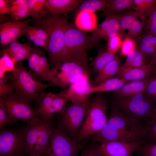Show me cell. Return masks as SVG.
Here are the masks:
<instances>
[{"label":"cell","instance_id":"cell-1","mask_svg":"<svg viewBox=\"0 0 156 156\" xmlns=\"http://www.w3.org/2000/svg\"><path fill=\"white\" fill-rule=\"evenodd\" d=\"M68 21L61 14L46 12L38 25L46 30L48 33L49 41L47 52L53 67L59 63L68 61L64 42L65 31Z\"/></svg>","mask_w":156,"mask_h":156},{"label":"cell","instance_id":"cell-2","mask_svg":"<svg viewBox=\"0 0 156 156\" xmlns=\"http://www.w3.org/2000/svg\"><path fill=\"white\" fill-rule=\"evenodd\" d=\"M22 129L23 155L42 156L44 154L53 128L50 121L46 122L36 116Z\"/></svg>","mask_w":156,"mask_h":156},{"label":"cell","instance_id":"cell-3","mask_svg":"<svg viewBox=\"0 0 156 156\" xmlns=\"http://www.w3.org/2000/svg\"><path fill=\"white\" fill-rule=\"evenodd\" d=\"M6 76L13 85L15 93L29 103L37 102L44 93L43 90L48 86L34 79L21 61L16 63L15 70L8 73Z\"/></svg>","mask_w":156,"mask_h":156},{"label":"cell","instance_id":"cell-4","mask_svg":"<svg viewBox=\"0 0 156 156\" xmlns=\"http://www.w3.org/2000/svg\"><path fill=\"white\" fill-rule=\"evenodd\" d=\"M108 109L105 97L97 93L91 101L85 119L79 131L77 142L80 143L99 132L107 123L106 112Z\"/></svg>","mask_w":156,"mask_h":156},{"label":"cell","instance_id":"cell-5","mask_svg":"<svg viewBox=\"0 0 156 156\" xmlns=\"http://www.w3.org/2000/svg\"><path fill=\"white\" fill-rule=\"evenodd\" d=\"M64 42L68 61H87L88 50L96 44L90 36L68 21L65 29Z\"/></svg>","mask_w":156,"mask_h":156},{"label":"cell","instance_id":"cell-6","mask_svg":"<svg viewBox=\"0 0 156 156\" xmlns=\"http://www.w3.org/2000/svg\"><path fill=\"white\" fill-rule=\"evenodd\" d=\"M88 72L87 61H67L50 68L49 85L66 89Z\"/></svg>","mask_w":156,"mask_h":156},{"label":"cell","instance_id":"cell-7","mask_svg":"<svg viewBox=\"0 0 156 156\" xmlns=\"http://www.w3.org/2000/svg\"><path fill=\"white\" fill-rule=\"evenodd\" d=\"M113 104L128 116L146 123L156 106L154 102L145 96L144 91L129 97L116 98Z\"/></svg>","mask_w":156,"mask_h":156},{"label":"cell","instance_id":"cell-8","mask_svg":"<svg viewBox=\"0 0 156 156\" xmlns=\"http://www.w3.org/2000/svg\"><path fill=\"white\" fill-rule=\"evenodd\" d=\"M80 146L75 139L58 127L53 128L46 151L45 156H77Z\"/></svg>","mask_w":156,"mask_h":156},{"label":"cell","instance_id":"cell-9","mask_svg":"<svg viewBox=\"0 0 156 156\" xmlns=\"http://www.w3.org/2000/svg\"><path fill=\"white\" fill-rule=\"evenodd\" d=\"M9 118L11 125L18 120L27 123L37 116L36 110L29 103L15 93L0 98Z\"/></svg>","mask_w":156,"mask_h":156},{"label":"cell","instance_id":"cell-10","mask_svg":"<svg viewBox=\"0 0 156 156\" xmlns=\"http://www.w3.org/2000/svg\"><path fill=\"white\" fill-rule=\"evenodd\" d=\"M91 101L72 104L61 114L59 127L75 139L77 137Z\"/></svg>","mask_w":156,"mask_h":156},{"label":"cell","instance_id":"cell-11","mask_svg":"<svg viewBox=\"0 0 156 156\" xmlns=\"http://www.w3.org/2000/svg\"><path fill=\"white\" fill-rule=\"evenodd\" d=\"M88 72L80 76L63 91L57 93L70 101L72 104L84 103L90 101L91 84Z\"/></svg>","mask_w":156,"mask_h":156},{"label":"cell","instance_id":"cell-12","mask_svg":"<svg viewBox=\"0 0 156 156\" xmlns=\"http://www.w3.org/2000/svg\"><path fill=\"white\" fill-rule=\"evenodd\" d=\"M118 14L122 37L135 39L142 34L147 20L145 14H140L134 10Z\"/></svg>","mask_w":156,"mask_h":156},{"label":"cell","instance_id":"cell-13","mask_svg":"<svg viewBox=\"0 0 156 156\" xmlns=\"http://www.w3.org/2000/svg\"><path fill=\"white\" fill-rule=\"evenodd\" d=\"M107 123L116 129L136 133L144 138L145 126L121 111L114 104L112 106Z\"/></svg>","mask_w":156,"mask_h":156},{"label":"cell","instance_id":"cell-14","mask_svg":"<svg viewBox=\"0 0 156 156\" xmlns=\"http://www.w3.org/2000/svg\"><path fill=\"white\" fill-rule=\"evenodd\" d=\"M22 130L4 128L0 133V156H23Z\"/></svg>","mask_w":156,"mask_h":156},{"label":"cell","instance_id":"cell-15","mask_svg":"<svg viewBox=\"0 0 156 156\" xmlns=\"http://www.w3.org/2000/svg\"><path fill=\"white\" fill-rule=\"evenodd\" d=\"M144 140L129 142L113 141L96 144L101 156H133Z\"/></svg>","mask_w":156,"mask_h":156},{"label":"cell","instance_id":"cell-16","mask_svg":"<svg viewBox=\"0 0 156 156\" xmlns=\"http://www.w3.org/2000/svg\"><path fill=\"white\" fill-rule=\"evenodd\" d=\"M94 143H101L113 141L129 142L144 140L142 136L114 128L107 123L98 133L90 137Z\"/></svg>","mask_w":156,"mask_h":156},{"label":"cell","instance_id":"cell-17","mask_svg":"<svg viewBox=\"0 0 156 156\" xmlns=\"http://www.w3.org/2000/svg\"><path fill=\"white\" fill-rule=\"evenodd\" d=\"M30 19L21 21H9L0 25V43L4 48L25 34Z\"/></svg>","mask_w":156,"mask_h":156},{"label":"cell","instance_id":"cell-18","mask_svg":"<svg viewBox=\"0 0 156 156\" xmlns=\"http://www.w3.org/2000/svg\"><path fill=\"white\" fill-rule=\"evenodd\" d=\"M156 72V66L149 63L140 67H126L122 65L116 77L130 81L149 79Z\"/></svg>","mask_w":156,"mask_h":156},{"label":"cell","instance_id":"cell-19","mask_svg":"<svg viewBox=\"0 0 156 156\" xmlns=\"http://www.w3.org/2000/svg\"><path fill=\"white\" fill-rule=\"evenodd\" d=\"M84 0H47L45 10L47 13L66 14L77 8Z\"/></svg>","mask_w":156,"mask_h":156},{"label":"cell","instance_id":"cell-20","mask_svg":"<svg viewBox=\"0 0 156 156\" xmlns=\"http://www.w3.org/2000/svg\"><path fill=\"white\" fill-rule=\"evenodd\" d=\"M53 96V94L50 92L44 93L37 102L38 108L36 110V115L44 121H49L55 113L52 106Z\"/></svg>","mask_w":156,"mask_h":156},{"label":"cell","instance_id":"cell-21","mask_svg":"<svg viewBox=\"0 0 156 156\" xmlns=\"http://www.w3.org/2000/svg\"><path fill=\"white\" fill-rule=\"evenodd\" d=\"M150 78L129 81L120 89L114 92L116 98L133 96L144 91Z\"/></svg>","mask_w":156,"mask_h":156},{"label":"cell","instance_id":"cell-22","mask_svg":"<svg viewBox=\"0 0 156 156\" xmlns=\"http://www.w3.org/2000/svg\"><path fill=\"white\" fill-rule=\"evenodd\" d=\"M122 60L118 57L108 62L98 71L94 80L95 85L113 78L118 73L122 65Z\"/></svg>","mask_w":156,"mask_h":156},{"label":"cell","instance_id":"cell-23","mask_svg":"<svg viewBox=\"0 0 156 156\" xmlns=\"http://www.w3.org/2000/svg\"><path fill=\"white\" fill-rule=\"evenodd\" d=\"M75 22L76 27L79 29L92 31L97 25L96 15L94 12L79 11L77 13Z\"/></svg>","mask_w":156,"mask_h":156},{"label":"cell","instance_id":"cell-24","mask_svg":"<svg viewBox=\"0 0 156 156\" xmlns=\"http://www.w3.org/2000/svg\"><path fill=\"white\" fill-rule=\"evenodd\" d=\"M134 39L137 44V49L146 56L156 52V35L145 33Z\"/></svg>","mask_w":156,"mask_h":156},{"label":"cell","instance_id":"cell-25","mask_svg":"<svg viewBox=\"0 0 156 156\" xmlns=\"http://www.w3.org/2000/svg\"><path fill=\"white\" fill-rule=\"evenodd\" d=\"M128 82L116 77H113L97 85L93 86L91 88L90 93H99L111 91L115 92L119 90Z\"/></svg>","mask_w":156,"mask_h":156},{"label":"cell","instance_id":"cell-26","mask_svg":"<svg viewBox=\"0 0 156 156\" xmlns=\"http://www.w3.org/2000/svg\"><path fill=\"white\" fill-rule=\"evenodd\" d=\"M133 0H111L103 11L102 15L119 13L125 10L133 8Z\"/></svg>","mask_w":156,"mask_h":156},{"label":"cell","instance_id":"cell-27","mask_svg":"<svg viewBox=\"0 0 156 156\" xmlns=\"http://www.w3.org/2000/svg\"><path fill=\"white\" fill-rule=\"evenodd\" d=\"M117 53H113L106 50H100L90 63L93 70L97 73L108 62L117 57Z\"/></svg>","mask_w":156,"mask_h":156},{"label":"cell","instance_id":"cell-28","mask_svg":"<svg viewBox=\"0 0 156 156\" xmlns=\"http://www.w3.org/2000/svg\"><path fill=\"white\" fill-rule=\"evenodd\" d=\"M147 57L137 49L133 51L127 56L126 60L122 66L124 67H140L147 63Z\"/></svg>","mask_w":156,"mask_h":156},{"label":"cell","instance_id":"cell-29","mask_svg":"<svg viewBox=\"0 0 156 156\" xmlns=\"http://www.w3.org/2000/svg\"><path fill=\"white\" fill-rule=\"evenodd\" d=\"M111 0H84L77 7L78 12L84 11L95 13L99 10L103 11Z\"/></svg>","mask_w":156,"mask_h":156},{"label":"cell","instance_id":"cell-30","mask_svg":"<svg viewBox=\"0 0 156 156\" xmlns=\"http://www.w3.org/2000/svg\"><path fill=\"white\" fill-rule=\"evenodd\" d=\"M147 20L145 33L156 35V5L148 8L145 12Z\"/></svg>","mask_w":156,"mask_h":156},{"label":"cell","instance_id":"cell-31","mask_svg":"<svg viewBox=\"0 0 156 156\" xmlns=\"http://www.w3.org/2000/svg\"><path fill=\"white\" fill-rule=\"evenodd\" d=\"M108 22V17L106 16L104 20L101 23L97 24L96 28L91 31L90 36L94 42L96 43L102 39L107 41Z\"/></svg>","mask_w":156,"mask_h":156},{"label":"cell","instance_id":"cell-32","mask_svg":"<svg viewBox=\"0 0 156 156\" xmlns=\"http://www.w3.org/2000/svg\"><path fill=\"white\" fill-rule=\"evenodd\" d=\"M108 18L107 33V41L108 39L117 34H119L120 27L118 14L106 15Z\"/></svg>","mask_w":156,"mask_h":156},{"label":"cell","instance_id":"cell-33","mask_svg":"<svg viewBox=\"0 0 156 156\" xmlns=\"http://www.w3.org/2000/svg\"><path fill=\"white\" fill-rule=\"evenodd\" d=\"M46 1L47 0H36L33 8L29 12L36 25L40 24L42 16L47 12L45 10Z\"/></svg>","mask_w":156,"mask_h":156},{"label":"cell","instance_id":"cell-34","mask_svg":"<svg viewBox=\"0 0 156 156\" xmlns=\"http://www.w3.org/2000/svg\"><path fill=\"white\" fill-rule=\"evenodd\" d=\"M0 78L5 75V73L14 70L16 62L6 53L1 54Z\"/></svg>","mask_w":156,"mask_h":156},{"label":"cell","instance_id":"cell-35","mask_svg":"<svg viewBox=\"0 0 156 156\" xmlns=\"http://www.w3.org/2000/svg\"><path fill=\"white\" fill-rule=\"evenodd\" d=\"M9 14L12 20L15 21L26 18L30 15L27 6H11Z\"/></svg>","mask_w":156,"mask_h":156},{"label":"cell","instance_id":"cell-36","mask_svg":"<svg viewBox=\"0 0 156 156\" xmlns=\"http://www.w3.org/2000/svg\"><path fill=\"white\" fill-rule=\"evenodd\" d=\"M138 156H156V143L145 140L135 152Z\"/></svg>","mask_w":156,"mask_h":156},{"label":"cell","instance_id":"cell-37","mask_svg":"<svg viewBox=\"0 0 156 156\" xmlns=\"http://www.w3.org/2000/svg\"><path fill=\"white\" fill-rule=\"evenodd\" d=\"M137 44L133 38L125 37L122 40L120 49V54L122 56H127L133 51L137 49Z\"/></svg>","mask_w":156,"mask_h":156},{"label":"cell","instance_id":"cell-38","mask_svg":"<svg viewBox=\"0 0 156 156\" xmlns=\"http://www.w3.org/2000/svg\"><path fill=\"white\" fill-rule=\"evenodd\" d=\"M144 94L148 99L154 102H156V72L150 78Z\"/></svg>","mask_w":156,"mask_h":156},{"label":"cell","instance_id":"cell-39","mask_svg":"<svg viewBox=\"0 0 156 156\" xmlns=\"http://www.w3.org/2000/svg\"><path fill=\"white\" fill-rule=\"evenodd\" d=\"M32 49L29 43H24L23 46L15 52L10 57L16 62L24 60H27Z\"/></svg>","mask_w":156,"mask_h":156},{"label":"cell","instance_id":"cell-40","mask_svg":"<svg viewBox=\"0 0 156 156\" xmlns=\"http://www.w3.org/2000/svg\"><path fill=\"white\" fill-rule=\"evenodd\" d=\"M156 0H133L134 10L140 14H145L147 10L156 4Z\"/></svg>","mask_w":156,"mask_h":156},{"label":"cell","instance_id":"cell-41","mask_svg":"<svg viewBox=\"0 0 156 156\" xmlns=\"http://www.w3.org/2000/svg\"><path fill=\"white\" fill-rule=\"evenodd\" d=\"M6 76L0 78V98L3 97L14 93V87Z\"/></svg>","mask_w":156,"mask_h":156},{"label":"cell","instance_id":"cell-42","mask_svg":"<svg viewBox=\"0 0 156 156\" xmlns=\"http://www.w3.org/2000/svg\"><path fill=\"white\" fill-rule=\"evenodd\" d=\"M122 38L119 34L109 38L107 40V50L111 53H117L122 45Z\"/></svg>","mask_w":156,"mask_h":156},{"label":"cell","instance_id":"cell-43","mask_svg":"<svg viewBox=\"0 0 156 156\" xmlns=\"http://www.w3.org/2000/svg\"><path fill=\"white\" fill-rule=\"evenodd\" d=\"M68 101L66 98L60 96L56 94H53L52 106L55 113L62 114L65 110L66 105Z\"/></svg>","mask_w":156,"mask_h":156},{"label":"cell","instance_id":"cell-44","mask_svg":"<svg viewBox=\"0 0 156 156\" xmlns=\"http://www.w3.org/2000/svg\"><path fill=\"white\" fill-rule=\"evenodd\" d=\"M144 138L146 142L156 143V122L146 124Z\"/></svg>","mask_w":156,"mask_h":156},{"label":"cell","instance_id":"cell-45","mask_svg":"<svg viewBox=\"0 0 156 156\" xmlns=\"http://www.w3.org/2000/svg\"><path fill=\"white\" fill-rule=\"evenodd\" d=\"M42 71L43 80L49 82V74L50 68L47 58L43 53L41 54L38 64Z\"/></svg>","mask_w":156,"mask_h":156},{"label":"cell","instance_id":"cell-46","mask_svg":"<svg viewBox=\"0 0 156 156\" xmlns=\"http://www.w3.org/2000/svg\"><path fill=\"white\" fill-rule=\"evenodd\" d=\"M42 53L36 49H32L27 59L28 67L31 71L38 64Z\"/></svg>","mask_w":156,"mask_h":156},{"label":"cell","instance_id":"cell-47","mask_svg":"<svg viewBox=\"0 0 156 156\" xmlns=\"http://www.w3.org/2000/svg\"><path fill=\"white\" fill-rule=\"evenodd\" d=\"M24 44V43H19L17 40H15L4 48L1 52V54L6 53L10 57L15 52L21 48Z\"/></svg>","mask_w":156,"mask_h":156},{"label":"cell","instance_id":"cell-48","mask_svg":"<svg viewBox=\"0 0 156 156\" xmlns=\"http://www.w3.org/2000/svg\"><path fill=\"white\" fill-rule=\"evenodd\" d=\"M10 123V119L4 106L0 101V129H2Z\"/></svg>","mask_w":156,"mask_h":156},{"label":"cell","instance_id":"cell-49","mask_svg":"<svg viewBox=\"0 0 156 156\" xmlns=\"http://www.w3.org/2000/svg\"><path fill=\"white\" fill-rule=\"evenodd\" d=\"M80 156H101L98 152L96 144L84 148Z\"/></svg>","mask_w":156,"mask_h":156},{"label":"cell","instance_id":"cell-50","mask_svg":"<svg viewBox=\"0 0 156 156\" xmlns=\"http://www.w3.org/2000/svg\"><path fill=\"white\" fill-rule=\"evenodd\" d=\"M36 27L37 37L49 44V36L46 30L40 26L36 25Z\"/></svg>","mask_w":156,"mask_h":156},{"label":"cell","instance_id":"cell-51","mask_svg":"<svg viewBox=\"0 0 156 156\" xmlns=\"http://www.w3.org/2000/svg\"><path fill=\"white\" fill-rule=\"evenodd\" d=\"M36 27L28 25L27 27L25 34L27 37L29 41L32 42L37 37Z\"/></svg>","mask_w":156,"mask_h":156},{"label":"cell","instance_id":"cell-52","mask_svg":"<svg viewBox=\"0 0 156 156\" xmlns=\"http://www.w3.org/2000/svg\"><path fill=\"white\" fill-rule=\"evenodd\" d=\"M11 6L9 0H0V14L5 15L6 13L9 14Z\"/></svg>","mask_w":156,"mask_h":156},{"label":"cell","instance_id":"cell-53","mask_svg":"<svg viewBox=\"0 0 156 156\" xmlns=\"http://www.w3.org/2000/svg\"><path fill=\"white\" fill-rule=\"evenodd\" d=\"M32 42L36 46L42 47L47 51L48 44L45 41L36 37L34 40Z\"/></svg>","mask_w":156,"mask_h":156},{"label":"cell","instance_id":"cell-54","mask_svg":"<svg viewBox=\"0 0 156 156\" xmlns=\"http://www.w3.org/2000/svg\"><path fill=\"white\" fill-rule=\"evenodd\" d=\"M10 4L11 6H27V0H9Z\"/></svg>","mask_w":156,"mask_h":156},{"label":"cell","instance_id":"cell-55","mask_svg":"<svg viewBox=\"0 0 156 156\" xmlns=\"http://www.w3.org/2000/svg\"><path fill=\"white\" fill-rule=\"evenodd\" d=\"M156 122V106L152 112L146 124H153Z\"/></svg>","mask_w":156,"mask_h":156},{"label":"cell","instance_id":"cell-56","mask_svg":"<svg viewBox=\"0 0 156 156\" xmlns=\"http://www.w3.org/2000/svg\"><path fill=\"white\" fill-rule=\"evenodd\" d=\"M150 57L149 63L156 66V52L149 56Z\"/></svg>","mask_w":156,"mask_h":156},{"label":"cell","instance_id":"cell-57","mask_svg":"<svg viewBox=\"0 0 156 156\" xmlns=\"http://www.w3.org/2000/svg\"><path fill=\"white\" fill-rule=\"evenodd\" d=\"M42 156H44V155H42Z\"/></svg>","mask_w":156,"mask_h":156},{"label":"cell","instance_id":"cell-58","mask_svg":"<svg viewBox=\"0 0 156 156\" xmlns=\"http://www.w3.org/2000/svg\"></svg>","mask_w":156,"mask_h":156},{"label":"cell","instance_id":"cell-59","mask_svg":"<svg viewBox=\"0 0 156 156\" xmlns=\"http://www.w3.org/2000/svg\"></svg>","mask_w":156,"mask_h":156}]
</instances>
